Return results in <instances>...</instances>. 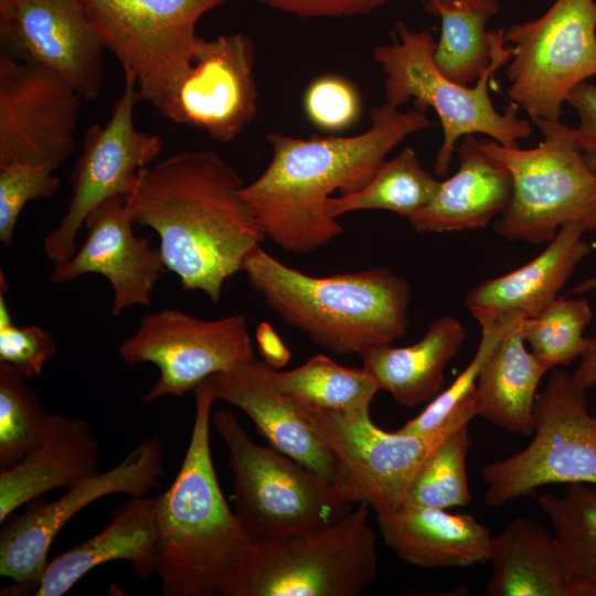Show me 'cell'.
Returning <instances> with one entry per match:
<instances>
[{"label": "cell", "instance_id": "obj_30", "mask_svg": "<svg viewBox=\"0 0 596 596\" xmlns=\"http://www.w3.org/2000/svg\"><path fill=\"white\" fill-rule=\"evenodd\" d=\"M278 391L313 408L353 411L370 408L380 387L363 368H347L324 354L310 358L289 371L274 370Z\"/></svg>", "mask_w": 596, "mask_h": 596}, {"label": "cell", "instance_id": "obj_28", "mask_svg": "<svg viewBox=\"0 0 596 596\" xmlns=\"http://www.w3.org/2000/svg\"><path fill=\"white\" fill-rule=\"evenodd\" d=\"M520 333L519 327L502 334L485 360L476 382V415L521 436L533 434L538 387L549 372Z\"/></svg>", "mask_w": 596, "mask_h": 596}, {"label": "cell", "instance_id": "obj_38", "mask_svg": "<svg viewBox=\"0 0 596 596\" xmlns=\"http://www.w3.org/2000/svg\"><path fill=\"white\" fill-rule=\"evenodd\" d=\"M56 349L53 336L40 326H17L1 290L0 362L17 369L25 380H35L42 374L46 361L55 355Z\"/></svg>", "mask_w": 596, "mask_h": 596}, {"label": "cell", "instance_id": "obj_9", "mask_svg": "<svg viewBox=\"0 0 596 596\" xmlns=\"http://www.w3.org/2000/svg\"><path fill=\"white\" fill-rule=\"evenodd\" d=\"M481 479L482 501L493 508L552 483L596 486V415L571 374L552 370L534 403L532 440L483 466Z\"/></svg>", "mask_w": 596, "mask_h": 596}, {"label": "cell", "instance_id": "obj_43", "mask_svg": "<svg viewBox=\"0 0 596 596\" xmlns=\"http://www.w3.org/2000/svg\"><path fill=\"white\" fill-rule=\"evenodd\" d=\"M571 376L573 382L586 392L596 386V332L590 338L587 350L579 358V364Z\"/></svg>", "mask_w": 596, "mask_h": 596}, {"label": "cell", "instance_id": "obj_6", "mask_svg": "<svg viewBox=\"0 0 596 596\" xmlns=\"http://www.w3.org/2000/svg\"><path fill=\"white\" fill-rule=\"evenodd\" d=\"M212 422L228 449L234 512L252 544L336 523L361 501L354 491L254 443L230 409L217 411Z\"/></svg>", "mask_w": 596, "mask_h": 596}, {"label": "cell", "instance_id": "obj_18", "mask_svg": "<svg viewBox=\"0 0 596 596\" xmlns=\"http://www.w3.org/2000/svg\"><path fill=\"white\" fill-rule=\"evenodd\" d=\"M0 51L52 68L84 100L102 92L106 50L78 0H0Z\"/></svg>", "mask_w": 596, "mask_h": 596}, {"label": "cell", "instance_id": "obj_31", "mask_svg": "<svg viewBox=\"0 0 596 596\" xmlns=\"http://www.w3.org/2000/svg\"><path fill=\"white\" fill-rule=\"evenodd\" d=\"M441 21L434 62L449 79L461 85L477 82L492 62L500 30H487L491 13L482 10L438 8Z\"/></svg>", "mask_w": 596, "mask_h": 596}, {"label": "cell", "instance_id": "obj_39", "mask_svg": "<svg viewBox=\"0 0 596 596\" xmlns=\"http://www.w3.org/2000/svg\"><path fill=\"white\" fill-rule=\"evenodd\" d=\"M309 120L324 130H340L352 125L360 114L356 89L334 75L321 76L307 88L304 98Z\"/></svg>", "mask_w": 596, "mask_h": 596}, {"label": "cell", "instance_id": "obj_35", "mask_svg": "<svg viewBox=\"0 0 596 596\" xmlns=\"http://www.w3.org/2000/svg\"><path fill=\"white\" fill-rule=\"evenodd\" d=\"M25 377L13 366L0 362V470L20 462L43 439L50 413Z\"/></svg>", "mask_w": 596, "mask_h": 596}, {"label": "cell", "instance_id": "obj_19", "mask_svg": "<svg viewBox=\"0 0 596 596\" xmlns=\"http://www.w3.org/2000/svg\"><path fill=\"white\" fill-rule=\"evenodd\" d=\"M135 224L124 196L110 198L86 217L87 236L66 260L54 264L50 281H71L82 275L104 276L113 290L111 315L127 308L149 306L152 291L166 268L159 247L135 234Z\"/></svg>", "mask_w": 596, "mask_h": 596}, {"label": "cell", "instance_id": "obj_42", "mask_svg": "<svg viewBox=\"0 0 596 596\" xmlns=\"http://www.w3.org/2000/svg\"><path fill=\"white\" fill-rule=\"evenodd\" d=\"M256 339L263 360L268 365L277 370L287 364L290 359V352L272 327L267 323H260L257 329Z\"/></svg>", "mask_w": 596, "mask_h": 596}, {"label": "cell", "instance_id": "obj_27", "mask_svg": "<svg viewBox=\"0 0 596 596\" xmlns=\"http://www.w3.org/2000/svg\"><path fill=\"white\" fill-rule=\"evenodd\" d=\"M466 331L453 316L436 318L417 342L407 347L384 344L366 351L363 369L401 405L415 407L443 389L444 371L459 352Z\"/></svg>", "mask_w": 596, "mask_h": 596}, {"label": "cell", "instance_id": "obj_14", "mask_svg": "<svg viewBox=\"0 0 596 596\" xmlns=\"http://www.w3.org/2000/svg\"><path fill=\"white\" fill-rule=\"evenodd\" d=\"M140 102L135 81L125 87L105 125H92L82 140V152L71 175L72 195L60 223L44 237L46 257L58 264L76 252V238L88 214L114 196L126 198L141 169L157 161L162 140L138 130L134 109Z\"/></svg>", "mask_w": 596, "mask_h": 596}, {"label": "cell", "instance_id": "obj_10", "mask_svg": "<svg viewBox=\"0 0 596 596\" xmlns=\"http://www.w3.org/2000/svg\"><path fill=\"white\" fill-rule=\"evenodd\" d=\"M228 0H78L105 50L135 81L140 100L160 108L184 70L199 20Z\"/></svg>", "mask_w": 596, "mask_h": 596}, {"label": "cell", "instance_id": "obj_46", "mask_svg": "<svg viewBox=\"0 0 596 596\" xmlns=\"http://www.w3.org/2000/svg\"><path fill=\"white\" fill-rule=\"evenodd\" d=\"M583 157L589 169L596 173V150H583Z\"/></svg>", "mask_w": 596, "mask_h": 596}, {"label": "cell", "instance_id": "obj_5", "mask_svg": "<svg viewBox=\"0 0 596 596\" xmlns=\"http://www.w3.org/2000/svg\"><path fill=\"white\" fill-rule=\"evenodd\" d=\"M435 49L430 32L414 31L397 21L392 42L373 50V60L385 75L386 103L398 108L413 100L421 110H435L440 120L443 142L434 164L435 174L448 173L456 143L467 135L482 134L502 146L517 147L518 139L532 134L530 123L519 118L514 103L510 102L501 114L489 96L494 73L511 58L503 29L497 38L491 64L472 87L453 82L437 68Z\"/></svg>", "mask_w": 596, "mask_h": 596}, {"label": "cell", "instance_id": "obj_24", "mask_svg": "<svg viewBox=\"0 0 596 596\" xmlns=\"http://www.w3.org/2000/svg\"><path fill=\"white\" fill-rule=\"evenodd\" d=\"M376 515L384 544L408 564L446 568L488 561L490 529L470 514L407 500L396 510Z\"/></svg>", "mask_w": 596, "mask_h": 596}, {"label": "cell", "instance_id": "obj_22", "mask_svg": "<svg viewBox=\"0 0 596 596\" xmlns=\"http://www.w3.org/2000/svg\"><path fill=\"white\" fill-rule=\"evenodd\" d=\"M487 596H592L553 530L518 518L491 536Z\"/></svg>", "mask_w": 596, "mask_h": 596}, {"label": "cell", "instance_id": "obj_32", "mask_svg": "<svg viewBox=\"0 0 596 596\" xmlns=\"http://www.w3.org/2000/svg\"><path fill=\"white\" fill-rule=\"evenodd\" d=\"M594 317L590 304L582 297H556L538 315L519 324L532 353L549 370L570 365L581 358L590 338L584 332Z\"/></svg>", "mask_w": 596, "mask_h": 596}, {"label": "cell", "instance_id": "obj_12", "mask_svg": "<svg viewBox=\"0 0 596 596\" xmlns=\"http://www.w3.org/2000/svg\"><path fill=\"white\" fill-rule=\"evenodd\" d=\"M163 445L151 436L140 441L119 464L96 471L66 488L60 498H35L25 511L4 521L0 532V576L13 585L2 596L33 595L49 562V549L62 528L94 501L115 493L131 498L159 489L164 476Z\"/></svg>", "mask_w": 596, "mask_h": 596}, {"label": "cell", "instance_id": "obj_8", "mask_svg": "<svg viewBox=\"0 0 596 596\" xmlns=\"http://www.w3.org/2000/svg\"><path fill=\"white\" fill-rule=\"evenodd\" d=\"M543 135L534 148L505 147L493 139L480 148L503 164L512 180L498 235L530 244L551 242L566 223L596 230V173L586 164L576 128L560 120L533 119Z\"/></svg>", "mask_w": 596, "mask_h": 596}, {"label": "cell", "instance_id": "obj_36", "mask_svg": "<svg viewBox=\"0 0 596 596\" xmlns=\"http://www.w3.org/2000/svg\"><path fill=\"white\" fill-rule=\"evenodd\" d=\"M502 334L497 331L481 329L478 349L454 382L440 391L428 405L414 418L406 422L400 429L409 435H428L435 433L455 419L465 415H476L475 390L480 369L500 340Z\"/></svg>", "mask_w": 596, "mask_h": 596}, {"label": "cell", "instance_id": "obj_7", "mask_svg": "<svg viewBox=\"0 0 596 596\" xmlns=\"http://www.w3.org/2000/svg\"><path fill=\"white\" fill-rule=\"evenodd\" d=\"M370 505L360 501L340 521L252 544L223 585V596H358L377 576Z\"/></svg>", "mask_w": 596, "mask_h": 596}, {"label": "cell", "instance_id": "obj_26", "mask_svg": "<svg viewBox=\"0 0 596 596\" xmlns=\"http://www.w3.org/2000/svg\"><path fill=\"white\" fill-rule=\"evenodd\" d=\"M98 451L88 422L50 413L41 443L15 466L0 470V523L22 504L98 471Z\"/></svg>", "mask_w": 596, "mask_h": 596}, {"label": "cell", "instance_id": "obj_33", "mask_svg": "<svg viewBox=\"0 0 596 596\" xmlns=\"http://www.w3.org/2000/svg\"><path fill=\"white\" fill-rule=\"evenodd\" d=\"M536 500L579 577L596 596L595 486L568 485L563 496L542 494Z\"/></svg>", "mask_w": 596, "mask_h": 596}, {"label": "cell", "instance_id": "obj_16", "mask_svg": "<svg viewBox=\"0 0 596 596\" xmlns=\"http://www.w3.org/2000/svg\"><path fill=\"white\" fill-rule=\"evenodd\" d=\"M83 100L57 72L0 51V168L15 162L61 167L76 148Z\"/></svg>", "mask_w": 596, "mask_h": 596}, {"label": "cell", "instance_id": "obj_3", "mask_svg": "<svg viewBox=\"0 0 596 596\" xmlns=\"http://www.w3.org/2000/svg\"><path fill=\"white\" fill-rule=\"evenodd\" d=\"M195 414L183 462L157 496L155 574L166 596H214L252 545L221 490L211 455L209 379L193 391Z\"/></svg>", "mask_w": 596, "mask_h": 596}, {"label": "cell", "instance_id": "obj_23", "mask_svg": "<svg viewBox=\"0 0 596 596\" xmlns=\"http://www.w3.org/2000/svg\"><path fill=\"white\" fill-rule=\"evenodd\" d=\"M156 514L157 497H136L117 507L103 530L49 560L33 595H64L93 568L111 561L128 562L140 579L150 577L155 574Z\"/></svg>", "mask_w": 596, "mask_h": 596}, {"label": "cell", "instance_id": "obj_47", "mask_svg": "<svg viewBox=\"0 0 596 596\" xmlns=\"http://www.w3.org/2000/svg\"><path fill=\"white\" fill-rule=\"evenodd\" d=\"M593 413L596 415V402H595V405H594V411Z\"/></svg>", "mask_w": 596, "mask_h": 596}, {"label": "cell", "instance_id": "obj_34", "mask_svg": "<svg viewBox=\"0 0 596 596\" xmlns=\"http://www.w3.org/2000/svg\"><path fill=\"white\" fill-rule=\"evenodd\" d=\"M469 424L453 430L426 456L409 486L408 501L446 510L471 502L467 472Z\"/></svg>", "mask_w": 596, "mask_h": 596}, {"label": "cell", "instance_id": "obj_2", "mask_svg": "<svg viewBox=\"0 0 596 596\" xmlns=\"http://www.w3.org/2000/svg\"><path fill=\"white\" fill-rule=\"evenodd\" d=\"M371 127L351 137L266 136L273 157L243 196L266 237L294 254L311 253L343 232L324 211L334 192L358 191L407 136L434 126L426 111L389 103L371 110Z\"/></svg>", "mask_w": 596, "mask_h": 596}, {"label": "cell", "instance_id": "obj_45", "mask_svg": "<svg viewBox=\"0 0 596 596\" xmlns=\"http://www.w3.org/2000/svg\"><path fill=\"white\" fill-rule=\"evenodd\" d=\"M593 291H596V275L585 279L584 281L576 285L574 288L570 289L567 295L582 296Z\"/></svg>", "mask_w": 596, "mask_h": 596}, {"label": "cell", "instance_id": "obj_1", "mask_svg": "<svg viewBox=\"0 0 596 596\" xmlns=\"http://www.w3.org/2000/svg\"><path fill=\"white\" fill-rule=\"evenodd\" d=\"M238 172L212 150L181 151L141 169L125 198L135 224L152 228L166 268L184 290L219 304L226 280L266 235Z\"/></svg>", "mask_w": 596, "mask_h": 596}, {"label": "cell", "instance_id": "obj_21", "mask_svg": "<svg viewBox=\"0 0 596 596\" xmlns=\"http://www.w3.org/2000/svg\"><path fill=\"white\" fill-rule=\"evenodd\" d=\"M587 231L584 223H566L535 258L473 287L465 305L480 328L504 334L555 299L590 252Z\"/></svg>", "mask_w": 596, "mask_h": 596}, {"label": "cell", "instance_id": "obj_17", "mask_svg": "<svg viewBox=\"0 0 596 596\" xmlns=\"http://www.w3.org/2000/svg\"><path fill=\"white\" fill-rule=\"evenodd\" d=\"M255 49L243 33L198 36L189 61L158 109L169 120L232 141L256 116Z\"/></svg>", "mask_w": 596, "mask_h": 596}, {"label": "cell", "instance_id": "obj_41", "mask_svg": "<svg viewBox=\"0 0 596 596\" xmlns=\"http://www.w3.org/2000/svg\"><path fill=\"white\" fill-rule=\"evenodd\" d=\"M579 117L576 128L582 150H596V86L583 82L570 93L567 100Z\"/></svg>", "mask_w": 596, "mask_h": 596}, {"label": "cell", "instance_id": "obj_15", "mask_svg": "<svg viewBox=\"0 0 596 596\" xmlns=\"http://www.w3.org/2000/svg\"><path fill=\"white\" fill-rule=\"evenodd\" d=\"M299 406L344 468L361 501L376 514L392 512L406 502L409 486L426 456L448 434L475 418L465 415L435 433L409 435L383 430L372 421L370 408L330 411Z\"/></svg>", "mask_w": 596, "mask_h": 596}, {"label": "cell", "instance_id": "obj_37", "mask_svg": "<svg viewBox=\"0 0 596 596\" xmlns=\"http://www.w3.org/2000/svg\"><path fill=\"white\" fill-rule=\"evenodd\" d=\"M55 169L41 163L15 162L0 168V241L12 243L19 215L25 204L53 196L61 185Z\"/></svg>", "mask_w": 596, "mask_h": 596}, {"label": "cell", "instance_id": "obj_4", "mask_svg": "<svg viewBox=\"0 0 596 596\" xmlns=\"http://www.w3.org/2000/svg\"><path fill=\"white\" fill-rule=\"evenodd\" d=\"M242 272L279 319L334 354L363 355L407 331L412 289L386 267L311 276L257 246Z\"/></svg>", "mask_w": 596, "mask_h": 596}, {"label": "cell", "instance_id": "obj_25", "mask_svg": "<svg viewBox=\"0 0 596 596\" xmlns=\"http://www.w3.org/2000/svg\"><path fill=\"white\" fill-rule=\"evenodd\" d=\"M458 170L440 181L433 200L408 221L419 233H441L486 227L508 207L512 180L508 169L485 152L475 135L455 150Z\"/></svg>", "mask_w": 596, "mask_h": 596}, {"label": "cell", "instance_id": "obj_44", "mask_svg": "<svg viewBox=\"0 0 596 596\" xmlns=\"http://www.w3.org/2000/svg\"><path fill=\"white\" fill-rule=\"evenodd\" d=\"M425 10L432 13L438 8L455 10H482L492 15L499 11V0H426Z\"/></svg>", "mask_w": 596, "mask_h": 596}, {"label": "cell", "instance_id": "obj_13", "mask_svg": "<svg viewBox=\"0 0 596 596\" xmlns=\"http://www.w3.org/2000/svg\"><path fill=\"white\" fill-rule=\"evenodd\" d=\"M127 364L152 363L159 377L143 395L148 404L181 397L213 374L254 356L246 317L235 313L204 320L177 309L148 312L119 347Z\"/></svg>", "mask_w": 596, "mask_h": 596}, {"label": "cell", "instance_id": "obj_29", "mask_svg": "<svg viewBox=\"0 0 596 596\" xmlns=\"http://www.w3.org/2000/svg\"><path fill=\"white\" fill-rule=\"evenodd\" d=\"M439 185L440 181L422 167L414 149L405 147L385 160L361 189L332 196L324 211L338 219L355 211L384 210L409 220L433 200Z\"/></svg>", "mask_w": 596, "mask_h": 596}, {"label": "cell", "instance_id": "obj_11", "mask_svg": "<svg viewBox=\"0 0 596 596\" xmlns=\"http://www.w3.org/2000/svg\"><path fill=\"white\" fill-rule=\"evenodd\" d=\"M508 95L530 118L558 120L572 89L596 75V1L555 0L504 30Z\"/></svg>", "mask_w": 596, "mask_h": 596}, {"label": "cell", "instance_id": "obj_40", "mask_svg": "<svg viewBox=\"0 0 596 596\" xmlns=\"http://www.w3.org/2000/svg\"><path fill=\"white\" fill-rule=\"evenodd\" d=\"M301 18H338L368 14L390 0H257Z\"/></svg>", "mask_w": 596, "mask_h": 596}, {"label": "cell", "instance_id": "obj_20", "mask_svg": "<svg viewBox=\"0 0 596 596\" xmlns=\"http://www.w3.org/2000/svg\"><path fill=\"white\" fill-rule=\"evenodd\" d=\"M274 370L254 355L230 371L207 379L216 401L244 412L273 448L359 496L344 468L305 417L299 404L278 391Z\"/></svg>", "mask_w": 596, "mask_h": 596}]
</instances>
